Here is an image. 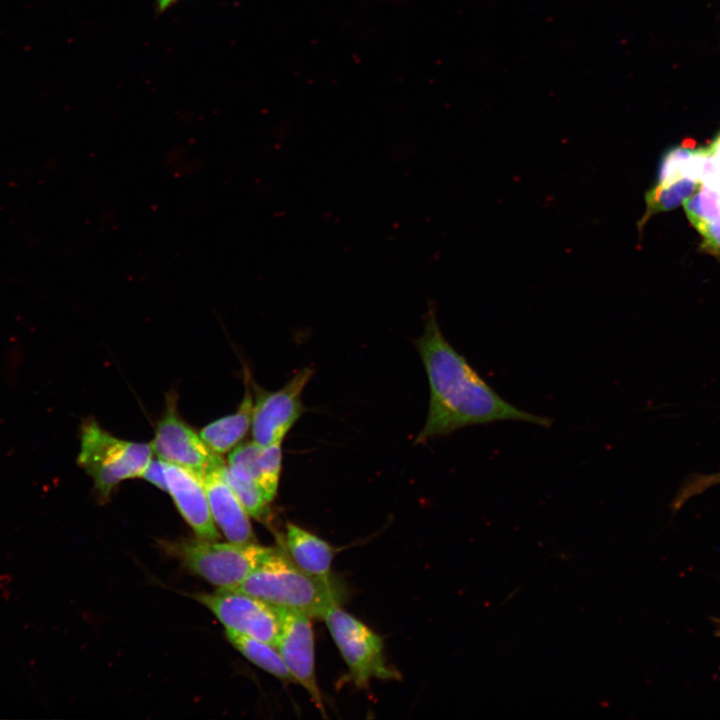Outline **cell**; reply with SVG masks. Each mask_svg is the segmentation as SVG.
Here are the masks:
<instances>
[{"label": "cell", "instance_id": "cell-1", "mask_svg": "<svg viewBox=\"0 0 720 720\" xmlns=\"http://www.w3.org/2000/svg\"><path fill=\"white\" fill-rule=\"evenodd\" d=\"M430 387L424 427L415 443L449 435L467 426L495 421H521L548 428L552 420L510 404L493 390L444 337L434 305L425 315L424 332L416 340Z\"/></svg>", "mask_w": 720, "mask_h": 720}, {"label": "cell", "instance_id": "cell-2", "mask_svg": "<svg viewBox=\"0 0 720 720\" xmlns=\"http://www.w3.org/2000/svg\"><path fill=\"white\" fill-rule=\"evenodd\" d=\"M275 608L323 618L339 604L330 578H319L299 568L286 553L274 551L237 587Z\"/></svg>", "mask_w": 720, "mask_h": 720}, {"label": "cell", "instance_id": "cell-3", "mask_svg": "<svg viewBox=\"0 0 720 720\" xmlns=\"http://www.w3.org/2000/svg\"><path fill=\"white\" fill-rule=\"evenodd\" d=\"M152 453L150 444L116 438L94 420L81 425L78 464L103 498L121 481L142 477Z\"/></svg>", "mask_w": 720, "mask_h": 720}, {"label": "cell", "instance_id": "cell-4", "mask_svg": "<svg viewBox=\"0 0 720 720\" xmlns=\"http://www.w3.org/2000/svg\"><path fill=\"white\" fill-rule=\"evenodd\" d=\"M274 548L254 542L219 543L216 540H193L180 545L179 554L196 574L219 588L239 586Z\"/></svg>", "mask_w": 720, "mask_h": 720}, {"label": "cell", "instance_id": "cell-5", "mask_svg": "<svg viewBox=\"0 0 720 720\" xmlns=\"http://www.w3.org/2000/svg\"><path fill=\"white\" fill-rule=\"evenodd\" d=\"M322 619L357 686H367L372 678H399L398 672L385 661L381 637L364 623L342 610L339 604L331 606Z\"/></svg>", "mask_w": 720, "mask_h": 720}, {"label": "cell", "instance_id": "cell-6", "mask_svg": "<svg viewBox=\"0 0 720 720\" xmlns=\"http://www.w3.org/2000/svg\"><path fill=\"white\" fill-rule=\"evenodd\" d=\"M198 600L227 630L276 646L281 622L274 606L236 588H219L213 594L198 595Z\"/></svg>", "mask_w": 720, "mask_h": 720}, {"label": "cell", "instance_id": "cell-7", "mask_svg": "<svg viewBox=\"0 0 720 720\" xmlns=\"http://www.w3.org/2000/svg\"><path fill=\"white\" fill-rule=\"evenodd\" d=\"M150 446L162 461L181 466L200 479L225 465L200 434L178 416L174 401H169Z\"/></svg>", "mask_w": 720, "mask_h": 720}, {"label": "cell", "instance_id": "cell-8", "mask_svg": "<svg viewBox=\"0 0 720 720\" xmlns=\"http://www.w3.org/2000/svg\"><path fill=\"white\" fill-rule=\"evenodd\" d=\"M313 375V369L298 371L280 390L262 392L253 406L251 431L253 441L261 447L281 443L304 411L302 392Z\"/></svg>", "mask_w": 720, "mask_h": 720}, {"label": "cell", "instance_id": "cell-9", "mask_svg": "<svg viewBox=\"0 0 720 720\" xmlns=\"http://www.w3.org/2000/svg\"><path fill=\"white\" fill-rule=\"evenodd\" d=\"M281 628L276 648L294 681L309 693L314 705L324 713L322 696L315 674L314 635L310 616L277 608Z\"/></svg>", "mask_w": 720, "mask_h": 720}, {"label": "cell", "instance_id": "cell-10", "mask_svg": "<svg viewBox=\"0 0 720 720\" xmlns=\"http://www.w3.org/2000/svg\"><path fill=\"white\" fill-rule=\"evenodd\" d=\"M164 470L167 492L170 493L179 512L197 537L203 540H216L219 533L202 480L193 472L168 462H164Z\"/></svg>", "mask_w": 720, "mask_h": 720}, {"label": "cell", "instance_id": "cell-11", "mask_svg": "<svg viewBox=\"0 0 720 720\" xmlns=\"http://www.w3.org/2000/svg\"><path fill=\"white\" fill-rule=\"evenodd\" d=\"M220 470L212 472L201 479L214 522L228 541L235 543L254 542L249 514L221 477Z\"/></svg>", "mask_w": 720, "mask_h": 720}, {"label": "cell", "instance_id": "cell-12", "mask_svg": "<svg viewBox=\"0 0 720 720\" xmlns=\"http://www.w3.org/2000/svg\"><path fill=\"white\" fill-rule=\"evenodd\" d=\"M281 460V443L261 447L253 441L230 453L228 468L255 481L271 502L279 485Z\"/></svg>", "mask_w": 720, "mask_h": 720}, {"label": "cell", "instance_id": "cell-13", "mask_svg": "<svg viewBox=\"0 0 720 720\" xmlns=\"http://www.w3.org/2000/svg\"><path fill=\"white\" fill-rule=\"evenodd\" d=\"M287 556L305 572L330 578L335 548L318 536L289 523L286 528Z\"/></svg>", "mask_w": 720, "mask_h": 720}, {"label": "cell", "instance_id": "cell-14", "mask_svg": "<svg viewBox=\"0 0 720 720\" xmlns=\"http://www.w3.org/2000/svg\"><path fill=\"white\" fill-rule=\"evenodd\" d=\"M253 406V398L247 390L238 410L206 425L199 433L201 438L218 454L229 451L244 438L251 426Z\"/></svg>", "mask_w": 720, "mask_h": 720}, {"label": "cell", "instance_id": "cell-15", "mask_svg": "<svg viewBox=\"0 0 720 720\" xmlns=\"http://www.w3.org/2000/svg\"><path fill=\"white\" fill-rule=\"evenodd\" d=\"M226 636L238 651L262 670L277 678L294 681L274 645L227 629Z\"/></svg>", "mask_w": 720, "mask_h": 720}, {"label": "cell", "instance_id": "cell-16", "mask_svg": "<svg viewBox=\"0 0 720 720\" xmlns=\"http://www.w3.org/2000/svg\"><path fill=\"white\" fill-rule=\"evenodd\" d=\"M701 181L682 177L665 185L655 184L645 193L646 209L638 222L639 231L654 214L672 210L685 202L699 187Z\"/></svg>", "mask_w": 720, "mask_h": 720}, {"label": "cell", "instance_id": "cell-17", "mask_svg": "<svg viewBox=\"0 0 720 720\" xmlns=\"http://www.w3.org/2000/svg\"><path fill=\"white\" fill-rule=\"evenodd\" d=\"M220 474L250 516L262 519L268 514L270 502L255 481L230 470L226 465L220 470Z\"/></svg>", "mask_w": 720, "mask_h": 720}, {"label": "cell", "instance_id": "cell-18", "mask_svg": "<svg viewBox=\"0 0 720 720\" xmlns=\"http://www.w3.org/2000/svg\"><path fill=\"white\" fill-rule=\"evenodd\" d=\"M684 209L690 222L699 231L720 218V193L701 182L698 189L684 202Z\"/></svg>", "mask_w": 720, "mask_h": 720}, {"label": "cell", "instance_id": "cell-19", "mask_svg": "<svg viewBox=\"0 0 720 720\" xmlns=\"http://www.w3.org/2000/svg\"><path fill=\"white\" fill-rule=\"evenodd\" d=\"M699 232L704 238V248L720 257V218L707 224Z\"/></svg>", "mask_w": 720, "mask_h": 720}, {"label": "cell", "instance_id": "cell-20", "mask_svg": "<svg viewBox=\"0 0 720 720\" xmlns=\"http://www.w3.org/2000/svg\"><path fill=\"white\" fill-rule=\"evenodd\" d=\"M142 478L154 484L157 488L167 491L164 462L161 459L151 460L143 473Z\"/></svg>", "mask_w": 720, "mask_h": 720}, {"label": "cell", "instance_id": "cell-21", "mask_svg": "<svg viewBox=\"0 0 720 720\" xmlns=\"http://www.w3.org/2000/svg\"><path fill=\"white\" fill-rule=\"evenodd\" d=\"M176 0H158V9L160 11L165 10L168 8L171 4H173Z\"/></svg>", "mask_w": 720, "mask_h": 720}, {"label": "cell", "instance_id": "cell-22", "mask_svg": "<svg viewBox=\"0 0 720 720\" xmlns=\"http://www.w3.org/2000/svg\"><path fill=\"white\" fill-rule=\"evenodd\" d=\"M716 635L720 637V619H715Z\"/></svg>", "mask_w": 720, "mask_h": 720}]
</instances>
